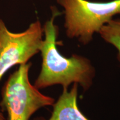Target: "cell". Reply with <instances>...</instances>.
Wrapping results in <instances>:
<instances>
[{"label":"cell","instance_id":"2","mask_svg":"<svg viewBox=\"0 0 120 120\" xmlns=\"http://www.w3.org/2000/svg\"><path fill=\"white\" fill-rule=\"evenodd\" d=\"M65 10L67 36L78 38L84 45L92 40L103 25L115 15H120V0L92 2L86 0H57Z\"/></svg>","mask_w":120,"mask_h":120},{"label":"cell","instance_id":"3","mask_svg":"<svg viewBox=\"0 0 120 120\" xmlns=\"http://www.w3.org/2000/svg\"><path fill=\"white\" fill-rule=\"evenodd\" d=\"M31 66L30 62L20 64L3 87L0 106L7 112L8 120H30L38 109L55 103L53 98L41 94L30 83Z\"/></svg>","mask_w":120,"mask_h":120},{"label":"cell","instance_id":"4","mask_svg":"<svg viewBox=\"0 0 120 120\" xmlns=\"http://www.w3.org/2000/svg\"><path fill=\"white\" fill-rule=\"evenodd\" d=\"M43 29L39 21L24 32L13 33L0 19V81L13 66L27 63L40 52Z\"/></svg>","mask_w":120,"mask_h":120},{"label":"cell","instance_id":"7","mask_svg":"<svg viewBox=\"0 0 120 120\" xmlns=\"http://www.w3.org/2000/svg\"><path fill=\"white\" fill-rule=\"evenodd\" d=\"M0 120H6V118H4L3 113L1 112H0Z\"/></svg>","mask_w":120,"mask_h":120},{"label":"cell","instance_id":"5","mask_svg":"<svg viewBox=\"0 0 120 120\" xmlns=\"http://www.w3.org/2000/svg\"><path fill=\"white\" fill-rule=\"evenodd\" d=\"M78 84L74 83L71 90L63 88L62 94L53 103L52 115L47 120H90L79 110L77 104ZM33 120H46L42 117Z\"/></svg>","mask_w":120,"mask_h":120},{"label":"cell","instance_id":"6","mask_svg":"<svg viewBox=\"0 0 120 120\" xmlns=\"http://www.w3.org/2000/svg\"><path fill=\"white\" fill-rule=\"evenodd\" d=\"M99 33L105 41L117 49V57L120 64V19H112L102 27Z\"/></svg>","mask_w":120,"mask_h":120},{"label":"cell","instance_id":"1","mask_svg":"<svg viewBox=\"0 0 120 120\" xmlns=\"http://www.w3.org/2000/svg\"><path fill=\"white\" fill-rule=\"evenodd\" d=\"M59 13L53 10L52 18L43 28L45 40L40 52L42 58L41 70L34 86L42 89L55 85H61L68 89L71 83H76L87 91L92 85L95 68L91 61L85 57L73 55L70 57L62 56L56 46L57 27L54 20Z\"/></svg>","mask_w":120,"mask_h":120}]
</instances>
